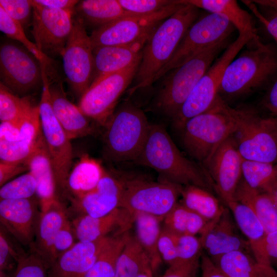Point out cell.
<instances>
[{
	"label": "cell",
	"mask_w": 277,
	"mask_h": 277,
	"mask_svg": "<svg viewBox=\"0 0 277 277\" xmlns=\"http://www.w3.org/2000/svg\"><path fill=\"white\" fill-rule=\"evenodd\" d=\"M183 5L174 1L173 4L154 13L126 16L95 29L90 35L93 49L147 41L161 23L176 12Z\"/></svg>",
	"instance_id": "obj_11"
},
{
	"label": "cell",
	"mask_w": 277,
	"mask_h": 277,
	"mask_svg": "<svg viewBox=\"0 0 277 277\" xmlns=\"http://www.w3.org/2000/svg\"><path fill=\"white\" fill-rule=\"evenodd\" d=\"M177 263H189L201 259L203 253L200 238L190 234L175 235ZM176 264V263H175Z\"/></svg>",
	"instance_id": "obj_44"
},
{
	"label": "cell",
	"mask_w": 277,
	"mask_h": 277,
	"mask_svg": "<svg viewBox=\"0 0 277 277\" xmlns=\"http://www.w3.org/2000/svg\"><path fill=\"white\" fill-rule=\"evenodd\" d=\"M73 20V29L61 56L67 82L81 96L92 82L93 47L82 21L76 17Z\"/></svg>",
	"instance_id": "obj_15"
},
{
	"label": "cell",
	"mask_w": 277,
	"mask_h": 277,
	"mask_svg": "<svg viewBox=\"0 0 277 277\" xmlns=\"http://www.w3.org/2000/svg\"><path fill=\"white\" fill-rule=\"evenodd\" d=\"M105 172L98 161L88 155H83L71 168L66 190L72 195V198L82 197L96 188Z\"/></svg>",
	"instance_id": "obj_30"
},
{
	"label": "cell",
	"mask_w": 277,
	"mask_h": 277,
	"mask_svg": "<svg viewBox=\"0 0 277 277\" xmlns=\"http://www.w3.org/2000/svg\"><path fill=\"white\" fill-rule=\"evenodd\" d=\"M153 271L151 268H149L141 273L137 277H153Z\"/></svg>",
	"instance_id": "obj_58"
},
{
	"label": "cell",
	"mask_w": 277,
	"mask_h": 277,
	"mask_svg": "<svg viewBox=\"0 0 277 277\" xmlns=\"http://www.w3.org/2000/svg\"><path fill=\"white\" fill-rule=\"evenodd\" d=\"M140 63L93 81L78 103L84 114L104 126L114 111L119 98L134 78Z\"/></svg>",
	"instance_id": "obj_14"
},
{
	"label": "cell",
	"mask_w": 277,
	"mask_h": 277,
	"mask_svg": "<svg viewBox=\"0 0 277 277\" xmlns=\"http://www.w3.org/2000/svg\"><path fill=\"white\" fill-rule=\"evenodd\" d=\"M236 128V108L219 94L205 112L186 122L182 141L186 152L204 165Z\"/></svg>",
	"instance_id": "obj_3"
},
{
	"label": "cell",
	"mask_w": 277,
	"mask_h": 277,
	"mask_svg": "<svg viewBox=\"0 0 277 277\" xmlns=\"http://www.w3.org/2000/svg\"><path fill=\"white\" fill-rule=\"evenodd\" d=\"M49 92L54 115L70 140L92 133L93 129L89 118L78 106L67 98L61 83L51 82Z\"/></svg>",
	"instance_id": "obj_24"
},
{
	"label": "cell",
	"mask_w": 277,
	"mask_h": 277,
	"mask_svg": "<svg viewBox=\"0 0 277 277\" xmlns=\"http://www.w3.org/2000/svg\"><path fill=\"white\" fill-rule=\"evenodd\" d=\"M227 41V38L222 39L204 49L168 72L155 98L153 106L155 110L173 118L195 85L226 46Z\"/></svg>",
	"instance_id": "obj_6"
},
{
	"label": "cell",
	"mask_w": 277,
	"mask_h": 277,
	"mask_svg": "<svg viewBox=\"0 0 277 277\" xmlns=\"http://www.w3.org/2000/svg\"><path fill=\"white\" fill-rule=\"evenodd\" d=\"M162 221L151 214L141 212L134 213V235L149 258L153 272L163 263L158 250Z\"/></svg>",
	"instance_id": "obj_33"
},
{
	"label": "cell",
	"mask_w": 277,
	"mask_h": 277,
	"mask_svg": "<svg viewBox=\"0 0 277 277\" xmlns=\"http://www.w3.org/2000/svg\"><path fill=\"white\" fill-rule=\"evenodd\" d=\"M245 3L248 4V6L258 17L260 21L266 27L269 33L274 38L275 41H277V11L270 17L267 18L262 15L257 10L256 8L252 4L251 1L248 2H245Z\"/></svg>",
	"instance_id": "obj_54"
},
{
	"label": "cell",
	"mask_w": 277,
	"mask_h": 277,
	"mask_svg": "<svg viewBox=\"0 0 277 277\" xmlns=\"http://www.w3.org/2000/svg\"><path fill=\"white\" fill-rule=\"evenodd\" d=\"M179 202L208 222L219 217L225 207L209 191L195 185L182 187Z\"/></svg>",
	"instance_id": "obj_34"
},
{
	"label": "cell",
	"mask_w": 277,
	"mask_h": 277,
	"mask_svg": "<svg viewBox=\"0 0 277 277\" xmlns=\"http://www.w3.org/2000/svg\"><path fill=\"white\" fill-rule=\"evenodd\" d=\"M200 260L189 263H177L169 266L161 277H195Z\"/></svg>",
	"instance_id": "obj_50"
},
{
	"label": "cell",
	"mask_w": 277,
	"mask_h": 277,
	"mask_svg": "<svg viewBox=\"0 0 277 277\" xmlns=\"http://www.w3.org/2000/svg\"><path fill=\"white\" fill-rule=\"evenodd\" d=\"M276 43H277V41H276Z\"/></svg>",
	"instance_id": "obj_61"
},
{
	"label": "cell",
	"mask_w": 277,
	"mask_h": 277,
	"mask_svg": "<svg viewBox=\"0 0 277 277\" xmlns=\"http://www.w3.org/2000/svg\"><path fill=\"white\" fill-rule=\"evenodd\" d=\"M213 262L229 277H277L271 266L258 263L251 254L243 251L225 254Z\"/></svg>",
	"instance_id": "obj_31"
},
{
	"label": "cell",
	"mask_w": 277,
	"mask_h": 277,
	"mask_svg": "<svg viewBox=\"0 0 277 277\" xmlns=\"http://www.w3.org/2000/svg\"><path fill=\"white\" fill-rule=\"evenodd\" d=\"M150 125L140 108L128 102L122 105L104 126V157L116 163L134 162L143 148Z\"/></svg>",
	"instance_id": "obj_5"
},
{
	"label": "cell",
	"mask_w": 277,
	"mask_h": 277,
	"mask_svg": "<svg viewBox=\"0 0 277 277\" xmlns=\"http://www.w3.org/2000/svg\"><path fill=\"white\" fill-rule=\"evenodd\" d=\"M112 236L92 242L77 241L50 265L48 276L85 277Z\"/></svg>",
	"instance_id": "obj_22"
},
{
	"label": "cell",
	"mask_w": 277,
	"mask_h": 277,
	"mask_svg": "<svg viewBox=\"0 0 277 277\" xmlns=\"http://www.w3.org/2000/svg\"><path fill=\"white\" fill-rule=\"evenodd\" d=\"M266 108L275 116L277 115V81L268 92L265 101Z\"/></svg>",
	"instance_id": "obj_56"
},
{
	"label": "cell",
	"mask_w": 277,
	"mask_h": 277,
	"mask_svg": "<svg viewBox=\"0 0 277 277\" xmlns=\"http://www.w3.org/2000/svg\"><path fill=\"white\" fill-rule=\"evenodd\" d=\"M36 196L0 201L1 227L21 244L32 247L41 212Z\"/></svg>",
	"instance_id": "obj_19"
},
{
	"label": "cell",
	"mask_w": 277,
	"mask_h": 277,
	"mask_svg": "<svg viewBox=\"0 0 277 277\" xmlns=\"http://www.w3.org/2000/svg\"><path fill=\"white\" fill-rule=\"evenodd\" d=\"M36 182L31 172L9 181L0 189V200L29 199L36 196Z\"/></svg>",
	"instance_id": "obj_41"
},
{
	"label": "cell",
	"mask_w": 277,
	"mask_h": 277,
	"mask_svg": "<svg viewBox=\"0 0 277 277\" xmlns=\"http://www.w3.org/2000/svg\"><path fill=\"white\" fill-rule=\"evenodd\" d=\"M249 36L239 35L217 58L195 85L173 118L177 128L183 127L189 119L206 111L217 95L225 70L242 49L253 40Z\"/></svg>",
	"instance_id": "obj_8"
},
{
	"label": "cell",
	"mask_w": 277,
	"mask_h": 277,
	"mask_svg": "<svg viewBox=\"0 0 277 277\" xmlns=\"http://www.w3.org/2000/svg\"><path fill=\"white\" fill-rule=\"evenodd\" d=\"M45 7L62 10L73 14L74 8L80 1L75 0H34Z\"/></svg>",
	"instance_id": "obj_53"
},
{
	"label": "cell",
	"mask_w": 277,
	"mask_h": 277,
	"mask_svg": "<svg viewBox=\"0 0 277 277\" xmlns=\"http://www.w3.org/2000/svg\"><path fill=\"white\" fill-rule=\"evenodd\" d=\"M86 25L97 29L121 17L132 15L118 0H83L76 5L73 14Z\"/></svg>",
	"instance_id": "obj_32"
},
{
	"label": "cell",
	"mask_w": 277,
	"mask_h": 277,
	"mask_svg": "<svg viewBox=\"0 0 277 277\" xmlns=\"http://www.w3.org/2000/svg\"><path fill=\"white\" fill-rule=\"evenodd\" d=\"M26 164L36 182L41 209L58 199L53 167L42 132Z\"/></svg>",
	"instance_id": "obj_25"
},
{
	"label": "cell",
	"mask_w": 277,
	"mask_h": 277,
	"mask_svg": "<svg viewBox=\"0 0 277 277\" xmlns=\"http://www.w3.org/2000/svg\"><path fill=\"white\" fill-rule=\"evenodd\" d=\"M273 120H274L275 127L277 131V115L275 116V117H273Z\"/></svg>",
	"instance_id": "obj_60"
},
{
	"label": "cell",
	"mask_w": 277,
	"mask_h": 277,
	"mask_svg": "<svg viewBox=\"0 0 277 277\" xmlns=\"http://www.w3.org/2000/svg\"><path fill=\"white\" fill-rule=\"evenodd\" d=\"M31 33L38 49L51 56L62 55L73 27L72 14L42 6L32 1Z\"/></svg>",
	"instance_id": "obj_16"
},
{
	"label": "cell",
	"mask_w": 277,
	"mask_h": 277,
	"mask_svg": "<svg viewBox=\"0 0 277 277\" xmlns=\"http://www.w3.org/2000/svg\"><path fill=\"white\" fill-rule=\"evenodd\" d=\"M235 29L227 19L215 13H210L194 22L185 33L170 60L155 75L153 83L204 49L228 38Z\"/></svg>",
	"instance_id": "obj_12"
},
{
	"label": "cell",
	"mask_w": 277,
	"mask_h": 277,
	"mask_svg": "<svg viewBox=\"0 0 277 277\" xmlns=\"http://www.w3.org/2000/svg\"><path fill=\"white\" fill-rule=\"evenodd\" d=\"M120 207L132 213L154 215L162 221L178 203L183 186L162 180L154 182L140 178L123 179Z\"/></svg>",
	"instance_id": "obj_9"
},
{
	"label": "cell",
	"mask_w": 277,
	"mask_h": 277,
	"mask_svg": "<svg viewBox=\"0 0 277 277\" xmlns=\"http://www.w3.org/2000/svg\"><path fill=\"white\" fill-rule=\"evenodd\" d=\"M134 221V213L118 207L101 217L78 215L71 223L77 241L92 242L129 231Z\"/></svg>",
	"instance_id": "obj_20"
},
{
	"label": "cell",
	"mask_w": 277,
	"mask_h": 277,
	"mask_svg": "<svg viewBox=\"0 0 277 277\" xmlns=\"http://www.w3.org/2000/svg\"><path fill=\"white\" fill-rule=\"evenodd\" d=\"M29 253H23L17 261L12 277H49L48 267L43 257L32 249Z\"/></svg>",
	"instance_id": "obj_42"
},
{
	"label": "cell",
	"mask_w": 277,
	"mask_h": 277,
	"mask_svg": "<svg viewBox=\"0 0 277 277\" xmlns=\"http://www.w3.org/2000/svg\"><path fill=\"white\" fill-rule=\"evenodd\" d=\"M233 136L244 160L277 164V131L273 117H263L250 109L236 108V128Z\"/></svg>",
	"instance_id": "obj_7"
},
{
	"label": "cell",
	"mask_w": 277,
	"mask_h": 277,
	"mask_svg": "<svg viewBox=\"0 0 277 277\" xmlns=\"http://www.w3.org/2000/svg\"><path fill=\"white\" fill-rule=\"evenodd\" d=\"M243 160L232 134L218 147L203 165L213 189L225 205L235 201V192L242 180Z\"/></svg>",
	"instance_id": "obj_17"
},
{
	"label": "cell",
	"mask_w": 277,
	"mask_h": 277,
	"mask_svg": "<svg viewBox=\"0 0 277 277\" xmlns=\"http://www.w3.org/2000/svg\"><path fill=\"white\" fill-rule=\"evenodd\" d=\"M0 30L7 37L24 46L38 60L41 64L49 66L51 64V59L42 53L35 44L28 38L22 25L10 17L1 7H0Z\"/></svg>",
	"instance_id": "obj_40"
},
{
	"label": "cell",
	"mask_w": 277,
	"mask_h": 277,
	"mask_svg": "<svg viewBox=\"0 0 277 277\" xmlns=\"http://www.w3.org/2000/svg\"><path fill=\"white\" fill-rule=\"evenodd\" d=\"M131 235L129 230L112 236L85 277H115L117 259Z\"/></svg>",
	"instance_id": "obj_37"
},
{
	"label": "cell",
	"mask_w": 277,
	"mask_h": 277,
	"mask_svg": "<svg viewBox=\"0 0 277 277\" xmlns=\"http://www.w3.org/2000/svg\"><path fill=\"white\" fill-rule=\"evenodd\" d=\"M1 83L16 95H24L43 85L40 62L22 44H1Z\"/></svg>",
	"instance_id": "obj_13"
},
{
	"label": "cell",
	"mask_w": 277,
	"mask_h": 277,
	"mask_svg": "<svg viewBox=\"0 0 277 277\" xmlns=\"http://www.w3.org/2000/svg\"><path fill=\"white\" fill-rule=\"evenodd\" d=\"M149 268L152 269L149 258L131 235L117 259L115 277H137Z\"/></svg>",
	"instance_id": "obj_35"
},
{
	"label": "cell",
	"mask_w": 277,
	"mask_h": 277,
	"mask_svg": "<svg viewBox=\"0 0 277 277\" xmlns=\"http://www.w3.org/2000/svg\"><path fill=\"white\" fill-rule=\"evenodd\" d=\"M0 7L23 27L28 24L33 12L32 1L1 0Z\"/></svg>",
	"instance_id": "obj_47"
},
{
	"label": "cell",
	"mask_w": 277,
	"mask_h": 277,
	"mask_svg": "<svg viewBox=\"0 0 277 277\" xmlns=\"http://www.w3.org/2000/svg\"><path fill=\"white\" fill-rule=\"evenodd\" d=\"M163 228L175 235L201 234L209 222L179 202L165 216Z\"/></svg>",
	"instance_id": "obj_36"
},
{
	"label": "cell",
	"mask_w": 277,
	"mask_h": 277,
	"mask_svg": "<svg viewBox=\"0 0 277 277\" xmlns=\"http://www.w3.org/2000/svg\"><path fill=\"white\" fill-rule=\"evenodd\" d=\"M146 41H141L128 45L93 48L92 82L106 75L124 70L140 63L142 49Z\"/></svg>",
	"instance_id": "obj_23"
},
{
	"label": "cell",
	"mask_w": 277,
	"mask_h": 277,
	"mask_svg": "<svg viewBox=\"0 0 277 277\" xmlns=\"http://www.w3.org/2000/svg\"><path fill=\"white\" fill-rule=\"evenodd\" d=\"M243 179L251 188L270 192L277 186V164L244 160Z\"/></svg>",
	"instance_id": "obj_38"
},
{
	"label": "cell",
	"mask_w": 277,
	"mask_h": 277,
	"mask_svg": "<svg viewBox=\"0 0 277 277\" xmlns=\"http://www.w3.org/2000/svg\"><path fill=\"white\" fill-rule=\"evenodd\" d=\"M15 249L6 235V231L1 226L0 231V269L1 272L9 266L10 261L14 259L16 262L23 253Z\"/></svg>",
	"instance_id": "obj_49"
},
{
	"label": "cell",
	"mask_w": 277,
	"mask_h": 277,
	"mask_svg": "<svg viewBox=\"0 0 277 277\" xmlns=\"http://www.w3.org/2000/svg\"><path fill=\"white\" fill-rule=\"evenodd\" d=\"M231 212L225 207L217 219L209 222L200 234L203 250L212 260L235 251L252 255L249 243L239 232Z\"/></svg>",
	"instance_id": "obj_18"
},
{
	"label": "cell",
	"mask_w": 277,
	"mask_h": 277,
	"mask_svg": "<svg viewBox=\"0 0 277 277\" xmlns=\"http://www.w3.org/2000/svg\"><path fill=\"white\" fill-rule=\"evenodd\" d=\"M183 5L188 4L222 15L227 19L239 31V35L259 38L250 14L234 0H177Z\"/></svg>",
	"instance_id": "obj_28"
},
{
	"label": "cell",
	"mask_w": 277,
	"mask_h": 277,
	"mask_svg": "<svg viewBox=\"0 0 277 277\" xmlns=\"http://www.w3.org/2000/svg\"><path fill=\"white\" fill-rule=\"evenodd\" d=\"M123 191L122 178L106 171L93 191L82 197L71 198V205L78 215L103 216L120 207Z\"/></svg>",
	"instance_id": "obj_21"
},
{
	"label": "cell",
	"mask_w": 277,
	"mask_h": 277,
	"mask_svg": "<svg viewBox=\"0 0 277 277\" xmlns=\"http://www.w3.org/2000/svg\"><path fill=\"white\" fill-rule=\"evenodd\" d=\"M269 193H271L277 201V186Z\"/></svg>",
	"instance_id": "obj_59"
},
{
	"label": "cell",
	"mask_w": 277,
	"mask_h": 277,
	"mask_svg": "<svg viewBox=\"0 0 277 277\" xmlns=\"http://www.w3.org/2000/svg\"><path fill=\"white\" fill-rule=\"evenodd\" d=\"M123 9L131 15L154 13L174 2L171 0H118Z\"/></svg>",
	"instance_id": "obj_46"
},
{
	"label": "cell",
	"mask_w": 277,
	"mask_h": 277,
	"mask_svg": "<svg viewBox=\"0 0 277 277\" xmlns=\"http://www.w3.org/2000/svg\"><path fill=\"white\" fill-rule=\"evenodd\" d=\"M35 146L29 145L19 140L0 139V162L26 164Z\"/></svg>",
	"instance_id": "obj_43"
},
{
	"label": "cell",
	"mask_w": 277,
	"mask_h": 277,
	"mask_svg": "<svg viewBox=\"0 0 277 277\" xmlns=\"http://www.w3.org/2000/svg\"><path fill=\"white\" fill-rule=\"evenodd\" d=\"M68 220L66 210L58 199L41 208L34 242L31 248L43 257L48 268L54 240Z\"/></svg>",
	"instance_id": "obj_27"
},
{
	"label": "cell",
	"mask_w": 277,
	"mask_h": 277,
	"mask_svg": "<svg viewBox=\"0 0 277 277\" xmlns=\"http://www.w3.org/2000/svg\"><path fill=\"white\" fill-rule=\"evenodd\" d=\"M32 106L28 97L18 96L1 83V122L16 124Z\"/></svg>",
	"instance_id": "obj_39"
},
{
	"label": "cell",
	"mask_w": 277,
	"mask_h": 277,
	"mask_svg": "<svg viewBox=\"0 0 277 277\" xmlns=\"http://www.w3.org/2000/svg\"><path fill=\"white\" fill-rule=\"evenodd\" d=\"M252 47L244 50L228 66L219 94L236 97L256 90L271 81L277 73V52L270 44L259 38L252 41Z\"/></svg>",
	"instance_id": "obj_4"
},
{
	"label": "cell",
	"mask_w": 277,
	"mask_h": 277,
	"mask_svg": "<svg viewBox=\"0 0 277 277\" xmlns=\"http://www.w3.org/2000/svg\"><path fill=\"white\" fill-rule=\"evenodd\" d=\"M252 2L253 3H256L262 6L271 8L277 11V0H258Z\"/></svg>",
	"instance_id": "obj_57"
},
{
	"label": "cell",
	"mask_w": 277,
	"mask_h": 277,
	"mask_svg": "<svg viewBox=\"0 0 277 277\" xmlns=\"http://www.w3.org/2000/svg\"><path fill=\"white\" fill-rule=\"evenodd\" d=\"M200 266L201 277H229L222 272L215 263L206 254L202 253Z\"/></svg>",
	"instance_id": "obj_52"
},
{
	"label": "cell",
	"mask_w": 277,
	"mask_h": 277,
	"mask_svg": "<svg viewBox=\"0 0 277 277\" xmlns=\"http://www.w3.org/2000/svg\"><path fill=\"white\" fill-rule=\"evenodd\" d=\"M197 15L198 8L183 5L151 33L142 49L134 85L127 90L128 96L153 83L154 76L170 60Z\"/></svg>",
	"instance_id": "obj_2"
},
{
	"label": "cell",
	"mask_w": 277,
	"mask_h": 277,
	"mask_svg": "<svg viewBox=\"0 0 277 277\" xmlns=\"http://www.w3.org/2000/svg\"><path fill=\"white\" fill-rule=\"evenodd\" d=\"M75 239L76 238L71 222L68 220L54 240L50 252L49 267L60 256L73 246L77 242Z\"/></svg>",
	"instance_id": "obj_45"
},
{
	"label": "cell",
	"mask_w": 277,
	"mask_h": 277,
	"mask_svg": "<svg viewBox=\"0 0 277 277\" xmlns=\"http://www.w3.org/2000/svg\"><path fill=\"white\" fill-rule=\"evenodd\" d=\"M151 168L163 180L181 185H195L211 192L213 184L204 168L181 152L165 128L151 124L143 148L135 160Z\"/></svg>",
	"instance_id": "obj_1"
},
{
	"label": "cell",
	"mask_w": 277,
	"mask_h": 277,
	"mask_svg": "<svg viewBox=\"0 0 277 277\" xmlns=\"http://www.w3.org/2000/svg\"><path fill=\"white\" fill-rule=\"evenodd\" d=\"M158 250L163 262L168 266L177 261L175 234L163 228L158 241Z\"/></svg>",
	"instance_id": "obj_48"
},
{
	"label": "cell",
	"mask_w": 277,
	"mask_h": 277,
	"mask_svg": "<svg viewBox=\"0 0 277 277\" xmlns=\"http://www.w3.org/2000/svg\"><path fill=\"white\" fill-rule=\"evenodd\" d=\"M225 205L230 209L239 229L248 241L252 255L255 261L271 266V260L265 249L267 233L253 210L236 201L229 202Z\"/></svg>",
	"instance_id": "obj_26"
},
{
	"label": "cell",
	"mask_w": 277,
	"mask_h": 277,
	"mask_svg": "<svg viewBox=\"0 0 277 277\" xmlns=\"http://www.w3.org/2000/svg\"><path fill=\"white\" fill-rule=\"evenodd\" d=\"M43 85L38 105L42 132L52 161L56 188L66 190L72 168L73 151L70 140L56 119L50 98V81L47 69L42 68Z\"/></svg>",
	"instance_id": "obj_10"
},
{
	"label": "cell",
	"mask_w": 277,
	"mask_h": 277,
	"mask_svg": "<svg viewBox=\"0 0 277 277\" xmlns=\"http://www.w3.org/2000/svg\"><path fill=\"white\" fill-rule=\"evenodd\" d=\"M234 198L253 210L267 233L277 230V201L271 193L253 189L242 179Z\"/></svg>",
	"instance_id": "obj_29"
},
{
	"label": "cell",
	"mask_w": 277,
	"mask_h": 277,
	"mask_svg": "<svg viewBox=\"0 0 277 277\" xmlns=\"http://www.w3.org/2000/svg\"><path fill=\"white\" fill-rule=\"evenodd\" d=\"M265 249L268 258L277 260V230L266 234Z\"/></svg>",
	"instance_id": "obj_55"
},
{
	"label": "cell",
	"mask_w": 277,
	"mask_h": 277,
	"mask_svg": "<svg viewBox=\"0 0 277 277\" xmlns=\"http://www.w3.org/2000/svg\"><path fill=\"white\" fill-rule=\"evenodd\" d=\"M26 171H29L27 164H16L0 162V186L13 177Z\"/></svg>",
	"instance_id": "obj_51"
}]
</instances>
